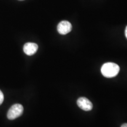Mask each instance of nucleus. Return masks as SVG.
Masks as SVG:
<instances>
[{"label":"nucleus","mask_w":127,"mask_h":127,"mask_svg":"<svg viewBox=\"0 0 127 127\" xmlns=\"http://www.w3.org/2000/svg\"><path fill=\"white\" fill-rule=\"evenodd\" d=\"M120 66L114 63H105L101 67V73L105 77L112 78L118 75L120 71Z\"/></svg>","instance_id":"1"},{"label":"nucleus","mask_w":127,"mask_h":127,"mask_svg":"<svg viewBox=\"0 0 127 127\" xmlns=\"http://www.w3.org/2000/svg\"><path fill=\"white\" fill-rule=\"evenodd\" d=\"M24 108L20 104H14L9 108L7 112V118L10 120H15L20 117L23 113Z\"/></svg>","instance_id":"2"},{"label":"nucleus","mask_w":127,"mask_h":127,"mask_svg":"<svg viewBox=\"0 0 127 127\" xmlns=\"http://www.w3.org/2000/svg\"><path fill=\"white\" fill-rule=\"evenodd\" d=\"M58 32L61 35H65L72 30V25L67 21H63L57 26Z\"/></svg>","instance_id":"3"},{"label":"nucleus","mask_w":127,"mask_h":127,"mask_svg":"<svg viewBox=\"0 0 127 127\" xmlns=\"http://www.w3.org/2000/svg\"><path fill=\"white\" fill-rule=\"evenodd\" d=\"M77 105L81 109L84 111H91L93 105L91 101L85 97L79 98L77 100Z\"/></svg>","instance_id":"4"},{"label":"nucleus","mask_w":127,"mask_h":127,"mask_svg":"<svg viewBox=\"0 0 127 127\" xmlns=\"http://www.w3.org/2000/svg\"><path fill=\"white\" fill-rule=\"evenodd\" d=\"M38 46L35 43L33 42H27L24 46L23 50L25 54L28 55H32L37 51Z\"/></svg>","instance_id":"5"},{"label":"nucleus","mask_w":127,"mask_h":127,"mask_svg":"<svg viewBox=\"0 0 127 127\" xmlns=\"http://www.w3.org/2000/svg\"><path fill=\"white\" fill-rule=\"evenodd\" d=\"M4 94H3L2 91L0 90V105L2 104L3 101H4Z\"/></svg>","instance_id":"6"},{"label":"nucleus","mask_w":127,"mask_h":127,"mask_svg":"<svg viewBox=\"0 0 127 127\" xmlns=\"http://www.w3.org/2000/svg\"><path fill=\"white\" fill-rule=\"evenodd\" d=\"M125 36H126V38H127V26L126 28H125Z\"/></svg>","instance_id":"7"},{"label":"nucleus","mask_w":127,"mask_h":127,"mask_svg":"<svg viewBox=\"0 0 127 127\" xmlns=\"http://www.w3.org/2000/svg\"><path fill=\"white\" fill-rule=\"evenodd\" d=\"M121 127H127V124H123L121 125Z\"/></svg>","instance_id":"8"},{"label":"nucleus","mask_w":127,"mask_h":127,"mask_svg":"<svg viewBox=\"0 0 127 127\" xmlns=\"http://www.w3.org/2000/svg\"><path fill=\"white\" fill-rule=\"evenodd\" d=\"M20 1H23V0H20Z\"/></svg>","instance_id":"9"}]
</instances>
